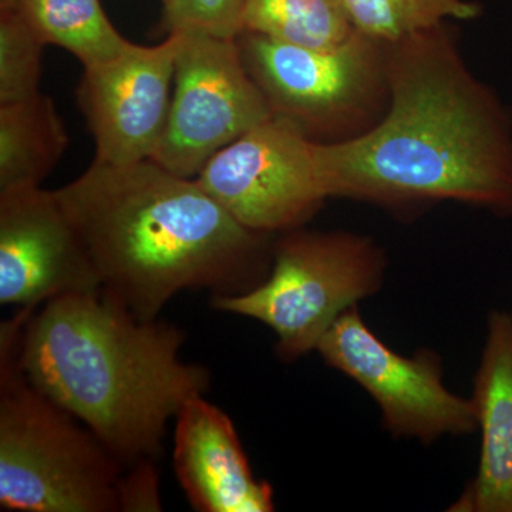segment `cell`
<instances>
[{"label": "cell", "mask_w": 512, "mask_h": 512, "mask_svg": "<svg viewBox=\"0 0 512 512\" xmlns=\"http://www.w3.org/2000/svg\"><path fill=\"white\" fill-rule=\"evenodd\" d=\"M387 70L379 123L352 140L316 143L328 198L457 201L512 217V111L471 72L450 23L387 45Z\"/></svg>", "instance_id": "obj_1"}, {"label": "cell", "mask_w": 512, "mask_h": 512, "mask_svg": "<svg viewBox=\"0 0 512 512\" xmlns=\"http://www.w3.org/2000/svg\"><path fill=\"white\" fill-rule=\"evenodd\" d=\"M92 259L101 291L144 320L177 293L249 291L262 278L266 234L239 224L197 178L154 160L93 161L55 191Z\"/></svg>", "instance_id": "obj_2"}, {"label": "cell", "mask_w": 512, "mask_h": 512, "mask_svg": "<svg viewBox=\"0 0 512 512\" xmlns=\"http://www.w3.org/2000/svg\"><path fill=\"white\" fill-rule=\"evenodd\" d=\"M183 342L177 326L137 318L106 292L72 293L19 312L16 357L127 468L156 460L167 424L210 387L205 367L181 359Z\"/></svg>", "instance_id": "obj_3"}, {"label": "cell", "mask_w": 512, "mask_h": 512, "mask_svg": "<svg viewBox=\"0 0 512 512\" xmlns=\"http://www.w3.org/2000/svg\"><path fill=\"white\" fill-rule=\"evenodd\" d=\"M18 319L0 338V505L23 512L120 511L124 467L93 431L37 390L16 357Z\"/></svg>", "instance_id": "obj_4"}, {"label": "cell", "mask_w": 512, "mask_h": 512, "mask_svg": "<svg viewBox=\"0 0 512 512\" xmlns=\"http://www.w3.org/2000/svg\"><path fill=\"white\" fill-rule=\"evenodd\" d=\"M271 272L249 291L215 295L218 311L264 323L282 360L299 359L348 309L382 288L386 256L352 232L292 229L275 245Z\"/></svg>", "instance_id": "obj_5"}, {"label": "cell", "mask_w": 512, "mask_h": 512, "mask_svg": "<svg viewBox=\"0 0 512 512\" xmlns=\"http://www.w3.org/2000/svg\"><path fill=\"white\" fill-rule=\"evenodd\" d=\"M237 42L274 117L316 143L362 136L386 113V43L356 30L328 49L288 45L249 32H242Z\"/></svg>", "instance_id": "obj_6"}, {"label": "cell", "mask_w": 512, "mask_h": 512, "mask_svg": "<svg viewBox=\"0 0 512 512\" xmlns=\"http://www.w3.org/2000/svg\"><path fill=\"white\" fill-rule=\"evenodd\" d=\"M173 97L151 160L197 178L222 148L274 117L242 60L237 39L181 30Z\"/></svg>", "instance_id": "obj_7"}, {"label": "cell", "mask_w": 512, "mask_h": 512, "mask_svg": "<svg viewBox=\"0 0 512 512\" xmlns=\"http://www.w3.org/2000/svg\"><path fill=\"white\" fill-rule=\"evenodd\" d=\"M316 350L372 396L384 429L396 439L430 444L478 429L473 400L444 386L441 357L429 349L413 356L394 352L367 328L357 306L333 323Z\"/></svg>", "instance_id": "obj_8"}, {"label": "cell", "mask_w": 512, "mask_h": 512, "mask_svg": "<svg viewBox=\"0 0 512 512\" xmlns=\"http://www.w3.org/2000/svg\"><path fill=\"white\" fill-rule=\"evenodd\" d=\"M316 141L272 117L205 164L197 181L245 228L259 234L301 228L326 200Z\"/></svg>", "instance_id": "obj_9"}, {"label": "cell", "mask_w": 512, "mask_h": 512, "mask_svg": "<svg viewBox=\"0 0 512 512\" xmlns=\"http://www.w3.org/2000/svg\"><path fill=\"white\" fill-rule=\"evenodd\" d=\"M180 42L173 32L158 45L131 43L116 59L83 69L76 100L94 138V161L153 158L167 124Z\"/></svg>", "instance_id": "obj_10"}, {"label": "cell", "mask_w": 512, "mask_h": 512, "mask_svg": "<svg viewBox=\"0 0 512 512\" xmlns=\"http://www.w3.org/2000/svg\"><path fill=\"white\" fill-rule=\"evenodd\" d=\"M101 291L82 239L40 188L0 194V303L39 309L72 293Z\"/></svg>", "instance_id": "obj_11"}, {"label": "cell", "mask_w": 512, "mask_h": 512, "mask_svg": "<svg viewBox=\"0 0 512 512\" xmlns=\"http://www.w3.org/2000/svg\"><path fill=\"white\" fill-rule=\"evenodd\" d=\"M173 458L195 510L274 511V491L252 474L234 423L204 396L188 400L175 417Z\"/></svg>", "instance_id": "obj_12"}, {"label": "cell", "mask_w": 512, "mask_h": 512, "mask_svg": "<svg viewBox=\"0 0 512 512\" xmlns=\"http://www.w3.org/2000/svg\"><path fill=\"white\" fill-rule=\"evenodd\" d=\"M473 403L481 454L476 477L453 512H512V315H488L483 356L474 379Z\"/></svg>", "instance_id": "obj_13"}, {"label": "cell", "mask_w": 512, "mask_h": 512, "mask_svg": "<svg viewBox=\"0 0 512 512\" xmlns=\"http://www.w3.org/2000/svg\"><path fill=\"white\" fill-rule=\"evenodd\" d=\"M67 146L66 126L45 94L0 106V194L40 188Z\"/></svg>", "instance_id": "obj_14"}, {"label": "cell", "mask_w": 512, "mask_h": 512, "mask_svg": "<svg viewBox=\"0 0 512 512\" xmlns=\"http://www.w3.org/2000/svg\"><path fill=\"white\" fill-rule=\"evenodd\" d=\"M16 10L45 45L72 53L83 69L116 59L130 40L111 23L101 0H0Z\"/></svg>", "instance_id": "obj_15"}, {"label": "cell", "mask_w": 512, "mask_h": 512, "mask_svg": "<svg viewBox=\"0 0 512 512\" xmlns=\"http://www.w3.org/2000/svg\"><path fill=\"white\" fill-rule=\"evenodd\" d=\"M244 30L288 43L328 49L353 32L345 0H247Z\"/></svg>", "instance_id": "obj_16"}, {"label": "cell", "mask_w": 512, "mask_h": 512, "mask_svg": "<svg viewBox=\"0 0 512 512\" xmlns=\"http://www.w3.org/2000/svg\"><path fill=\"white\" fill-rule=\"evenodd\" d=\"M353 28L379 42H399L443 25L473 20L481 6L471 0H345Z\"/></svg>", "instance_id": "obj_17"}, {"label": "cell", "mask_w": 512, "mask_h": 512, "mask_svg": "<svg viewBox=\"0 0 512 512\" xmlns=\"http://www.w3.org/2000/svg\"><path fill=\"white\" fill-rule=\"evenodd\" d=\"M45 46L15 9L0 3V106L40 94Z\"/></svg>", "instance_id": "obj_18"}, {"label": "cell", "mask_w": 512, "mask_h": 512, "mask_svg": "<svg viewBox=\"0 0 512 512\" xmlns=\"http://www.w3.org/2000/svg\"><path fill=\"white\" fill-rule=\"evenodd\" d=\"M247 0H171L164 6L160 28L165 33H205L221 39H237L244 30Z\"/></svg>", "instance_id": "obj_19"}, {"label": "cell", "mask_w": 512, "mask_h": 512, "mask_svg": "<svg viewBox=\"0 0 512 512\" xmlns=\"http://www.w3.org/2000/svg\"><path fill=\"white\" fill-rule=\"evenodd\" d=\"M120 480V511H161L156 460H143L127 467Z\"/></svg>", "instance_id": "obj_20"}, {"label": "cell", "mask_w": 512, "mask_h": 512, "mask_svg": "<svg viewBox=\"0 0 512 512\" xmlns=\"http://www.w3.org/2000/svg\"><path fill=\"white\" fill-rule=\"evenodd\" d=\"M171 0H161V3H163V6L165 5H168V3H170Z\"/></svg>", "instance_id": "obj_21"}]
</instances>
